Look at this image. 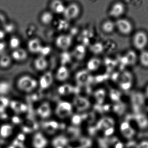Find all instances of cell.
I'll list each match as a JSON object with an SVG mask.
<instances>
[{
	"mask_svg": "<svg viewBox=\"0 0 148 148\" xmlns=\"http://www.w3.org/2000/svg\"><path fill=\"white\" fill-rule=\"evenodd\" d=\"M19 90L24 93L33 92L39 86L38 81L35 77L28 75H24L19 77L16 82Z\"/></svg>",
	"mask_w": 148,
	"mask_h": 148,
	"instance_id": "obj_1",
	"label": "cell"
},
{
	"mask_svg": "<svg viewBox=\"0 0 148 148\" xmlns=\"http://www.w3.org/2000/svg\"><path fill=\"white\" fill-rule=\"evenodd\" d=\"M133 44L137 50L142 51L145 50L148 44V36L145 32L138 31L134 35Z\"/></svg>",
	"mask_w": 148,
	"mask_h": 148,
	"instance_id": "obj_2",
	"label": "cell"
},
{
	"mask_svg": "<svg viewBox=\"0 0 148 148\" xmlns=\"http://www.w3.org/2000/svg\"><path fill=\"white\" fill-rule=\"evenodd\" d=\"M73 104L68 101H61L56 108V113L59 117L65 118L72 114L73 110Z\"/></svg>",
	"mask_w": 148,
	"mask_h": 148,
	"instance_id": "obj_3",
	"label": "cell"
},
{
	"mask_svg": "<svg viewBox=\"0 0 148 148\" xmlns=\"http://www.w3.org/2000/svg\"><path fill=\"white\" fill-rule=\"evenodd\" d=\"M73 39L69 35L62 34L59 36L55 41L56 47L64 51L68 50L71 47Z\"/></svg>",
	"mask_w": 148,
	"mask_h": 148,
	"instance_id": "obj_4",
	"label": "cell"
},
{
	"mask_svg": "<svg viewBox=\"0 0 148 148\" xmlns=\"http://www.w3.org/2000/svg\"><path fill=\"white\" fill-rule=\"evenodd\" d=\"M80 11L79 5L75 3H72L66 7L63 14L67 20H73L79 15Z\"/></svg>",
	"mask_w": 148,
	"mask_h": 148,
	"instance_id": "obj_5",
	"label": "cell"
},
{
	"mask_svg": "<svg viewBox=\"0 0 148 148\" xmlns=\"http://www.w3.org/2000/svg\"><path fill=\"white\" fill-rule=\"evenodd\" d=\"M73 104V108L78 111H83L89 108L90 106V101L86 97L77 96L74 98Z\"/></svg>",
	"mask_w": 148,
	"mask_h": 148,
	"instance_id": "obj_6",
	"label": "cell"
},
{
	"mask_svg": "<svg viewBox=\"0 0 148 148\" xmlns=\"http://www.w3.org/2000/svg\"><path fill=\"white\" fill-rule=\"evenodd\" d=\"M116 27L119 32L124 35L131 34L133 29V25L128 20L126 19H119L116 21Z\"/></svg>",
	"mask_w": 148,
	"mask_h": 148,
	"instance_id": "obj_7",
	"label": "cell"
},
{
	"mask_svg": "<svg viewBox=\"0 0 148 148\" xmlns=\"http://www.w3.org/2000/svg\"><path fill=\"white\" fill-rule=\"evenodd\" d=\"M53 80V74L50 72H47L40 77L38 80V85L42 90L47 89L52 85Z\"/></svg>",
	"mask_w": 148,
	"mask_h": 148,
	"instance_id": "obj_8",
	"label": "cell"
},
{
	"mask_svg": "<svg viewBox=\"0 0 148 148\" xmlns=\"http://www.w3.org/2000/svg\"><path fill=\"white\" fill-rule=\"evenodd\" d=\"M11 57L15 61L22 62L27 59L28 53L25 49L20 47L13 50Z\"/></svg>",
	"mask_w": 148,
	"mask_h": 148,
	"instance_id": "obj_9",
	"label": "cell"
},
{
	"mask_svg": "<svg viewBox=\"0 0 148 148\" xmlns=\"http://www.w3.org/2000/svg\"><path fill=\"white\" fill-rule=\"evenodd\" d=\"M36 110L38 115L43 118L48 117L52 113L51 105L47 102H44L41 103Z\"/></svg>",
	"mask_w": 148,
	"mask_h": 148,
	"instance_id": "obj_10",
	"label": "cell"
},
{
	"mask_svg": "<svg viewBox=\"0 0 148 148\" xmlns=\"http://www.w3.org/2000/svg\"><path fill=\"white\" fill-rule=\"evenodd\" d=\"M70 75L69 70L66 66L61 65L57 69L56 73V78L59 82H64L66 81Z\"/></svg>",
	"mask_w": 148,
	"mask_h": 148,
	"instance_id": "obj_11",
	"label": "cell"
},
{
	"mask_svg": "<svg viewBox=\"0 0 148 148\" xmlns=\"http://www.w3.org/2000/svg\"><path fill=\"white\" fill-rule=\"evenodd\" d=\"M42 47L40 41L37 38L31 39L27 43L28 49L32 53H40Z\"/></svg>",
	"mask_w": 148,
	"mask_h": 148,
	"instance_id": "obj_12",
	"label": "cell"
},
{
	"mask_svg": "<svg viewBox=\"0 0 148 148\" xmlns=\"http://www.w3.org/2000/svg\"><path fill=\"white\" fill-rule=\"evenodd\" d=\"M34 66L37 71H45L48 66V62L46 57L40 55L35 59Z\"/></svg>",
	"mask_w": 148,
	"mask_h": 148,
	"instance_id": "obj_13",
	"label": "cell"
},
{
	"mask_svg": "<svg viewBox=\"0 0 148 148\" xmlns=\"http://www.w3.org/2000/svg\"><path fill=\"white\" fill-rule=\"evenodd\" d=\"M125 10V7L122 3L116 2L113 4L111 7L110 11V14L112 17H120L123 14Z\"/></svg>",
	"mask_w": 148,
	"mask_h": 148,
	"instance_id": "obj_14",
	"label": "cell"
},
{
	"mask_svg": "<svg viewBox=\"0 0 148 148\" xmlns=\"http://www.w3.org/2000/svg\"><path fill=\"white\" fill-rule=\"evenodd\" d=\"M86 48L84 45L79 44L76 46L73 51V55L77 60H82L86 55Z\"/></svg>",
	"mask_w": 148,
	"mask_h": 148,
	"instance_id": "obj_15",
	"label": "cell"
},
{
	"mask_svg": "<svg viewBox=\"0 0 148 148\" xmlns=\"http://www.w3.org/2000/svg\"><path fill=\"white\" fill-rule=\"evenodd\" d=\"M101 65V60L97 57H94L90 59L87 63V68L88 71L94 72L96 71Z\"/></svg>",
	"mask_w": 148,
	"mask_h": 148,
	"instance_id": "obj_16",
	"label": "cell"
},
{
	"mask_svg": "<svg viewBox=\"0 0 148 148\" xmlns=\"http://www.w3.org/2000/svg\"><path fill=\"white\" fill-rule=\"evenodd\" d=\"M90 76L88 71L82 70L78 72L76 75L75 79L78 84L82 85L87 83L89 79Z\"/></svg>",
	"mask_w": 148,
	"mask_h": 148,
	"instance_id": "obj_17",
	"label": "cell"
},
{
	"mask_svg": "<svg viewBox=\"0 0 148 148\" xmlns=\"http://www.w3.org/2000/svg\"><path fill=\"white\" fill-rule=\"evenodd\" d=\"M52 10L57 14H63L66 6L60 0H54L51 5Z\"/></svg>",
	"mask_w": 148,
	"mask_h": 148,
	"instance_id": "obj_18",
	"label": "cell"
},
{
	"mask_svg": "<svg viewBox=\"0 0 148 148\" xmlns=\"http://www.w3.org/2000/svg\"><path fill=\"white\" fill-rule=\"evenodd\" d=\"M12 59L11 56L8 55H1L0 56V68L3 69L8 68L12 64Z\"/></svg>",
	"mask_w": 148,
	"mask_h": 148,
	"instance_id": "obj_19",
	"label": "cell"
},
{
	"mask_svg": "<svg viewBox=\"0 0 148 148\" xmlns=\"http://www.w3.org/2000/svg\"><path fill=\"white\" fill-rule=\"evenodd\" d=\"M13 127L9 124H4L0 127V135L3 138L9 137L13 133Z\"/></svg>",
	"mask_w": 148,
	"mask_h": 148,
	"instance_id": "obj_20",
	"label": "cell"
},
{
	"mask_svg": "<svg viewBox=\"0 0 148 148\" xmlns=\"http://www.w3.org/2000/svg\"><path fill=\"white\" fill-rule=\"evenodd\" d=\"M73 89V87L70 84H63L58 88V93L62 96L67 95L72 93Z\"/></svg>",
	"mask_w": 148,
	"mask_h": 148,
	"instance_id": "obj_21",
	"label": "cell"
},
{
	"mask_svg": "<svg viewBox=\"0 0 148 148\" xmlns=\"http://www.w3.org/2000/svg\"><path fill=\"white\" fill-rule=\"evenodd\" d=\"M139 61L141 65L144 67L148 68V50H144L141 51L139 56Z\"/></svg>",
	"mask_w": 148,
	"mask_h": 148,
	"instance_id": "obj_22",
	"label": "cell"
},
{
	"mask_svg": "<svg viewBox=\"0 0 148 148\" xmlns=\"http://www.w3.org/2000/svg\"><path fill=\"white\" fill-rule=\"evenodd\" d=\"M115 24L111 21H107L103 24V30L104 33L107 34H110L114 30Z\"/></svg>",
	"mask_w": 148,
	"mask_h": 148,
	"instance_id": "obj_23",
	"label": "cell"
},
{
	"mask_svg": "<svg viewBox=\"0 0 148 148\" xmlns=\"http://www.w3.org/2000/svg\"><path fill=\"white\" fill-rule=\"evenodd\" d=\"M11 105L13 110L17 112H24L27 110V105L20 102H12Z\"/></svg>",
	"mask_w": 148,
	"mask_h": 148,
	"instance_id": "obj_24",
	"label": "cell"
},
{
	"mask_svg": "<svg viewBox=\"0 0 148 148\" xmlns=\"http://www.w3.org/2000/svg\"><path fill=\"white\" fill-rule=\"evenodd\" d=\"M53 19V14L50 12L47 11L44 12L41 16V21L43 24L47 25L50 24Z\"/></svg>",
	"mask_w": 148,
	"mask_h": 148,
	"instance_id": "obj_25",
	"label": "cell"
},
{
	"mask_svg": "<svg viewBox=\"0 0 148 148\" xmlns=\"http://www.w3.org/2000/svg\"><path fill=\"white\" fill-rule=\"evenodd\" d=\"M9 44L10 47L14 50L20 47L21 41L17 36H13L10 39Z\"/></svg>",
	"mask_w": 148,
	"mask_h": 148,
	"instance_id": "obj_26",
	"label": "cell"
},
{
	"mask_svg": "<svg viewBox=\"0 0 148 148\" xmlns=\"http://www.w3.org/2000/svg\"><path fill=\"white\" fill-rule=\"evenodd\" d=\"M105 91L103 89H100L97 90L95 94V97L97 101L99 103H101L105 98Z\"/></svg>",
	"mask_w": 148,
	"mask_h": 148,
	"instance_id": "obj_27",
	"label": "cell"
},
{
	"mask_svg": "<svg viewBox=\"0 0 148 148\" xmlns=\"http://www.w3.org/2000/svg\"><path fill=\"white\" fill-rule=\"evenodd\" d=\"M91 50L95 54H100L104 51L103 44L101 43H96L92 45Z\"/></svg>",
	"mask_w": 148,
	"mask_h": 148,
	"instance_id": "obj_28",
	"label": "cell"
},
{
	"mask_svg": "<svg viewBox=\"0 0 148 148\" xmlns=\"http://www.w3.org/2000/svg\"><path fill=\"white\" fill-rule=\"evenodd\" d=\"M71 60V56L69 53L66 52H64L62 53L61 56V62L62 65L66 66V64L70 62Z\"/></svg>",
	"mask_w": 148,
	"mask_h": 148,
	"instance_id": "obj_29",
	"label": "cell"
},
{
	"mask_svg": "<svg viewBox=\"0 0 148 148\" xmlns=\"http://www.w3.org/2000/svg\"><path fill=\"white\" fill-rule=\"evenodd\" d=\"M9 85L7 82L0 83V93L5 94L9 91Z\"/></svg>",
	"mask_w": 148,
	"mask_h": 148,
	"instance_id": "obj_30",
	"label": "cell"
},
{
	"mask_svg": "<svg viewBox=\"0 0 148 148\" xmlns=\"http://www.w3.org/2000/svg\"><path fill=\"white\" fill-rule=\"evenodd\" d=\"M50 51H51V49H50V47H43L42 46L39 53H40L41 56H42L45 57L46 56L49 54Z\"/></svg>",
	"mask_w": 148,
	"mask_h": 148,
	"instance_id": "obj_31",
	"label": "cell"
},
{
	"mask_svg": "<svg viewBox=\"0 0 148 148\" xmlns=\"http://www.w3.org/2000/svg\"><path fill=\"white\" fill-rule=\"evenodd\" d=\"M15 30L14 26L12 24H7L4 26L3 31L5 33H11Z\"/></svg>",
	"mask_w": 148,
	"mask_h": 148,
	"instance_id": "obj_32",
	"label": "cell"
},
{
	"mask_svg": "<svg viewBox=\"0 0 148 148\" xmlns=\"http://www.w3.org/2000/svg\"><path fill=\"white\" fill-rule=\"evenodd\" d=\"M136 148H148V140L141 141L136 145Z\"/></svg>",
	"mask_w": 148,
	"mask_h": 148,
	"instance_id": "obj_33",
	"label": "cell"
},
{
	"mask_svg": "<svg viewBox=\"0 0 148 148\" xmlns=\"http://www.w3.org/2000/svg\"><path fill=\"white\" fill-rule=\"evenodd\" d=\"M68 27V24L67 23L63 21V23H62V22H61L59 23L58 28L60 30H64V29L67 28Z\"/></svg>",
	"mask_w": 148,
	"mask_h": 148,
	"instance_id": "obj_34",
	"label": "cell"
},
{
	"mask_svg": "<svg viewBox=\"0 0 148 148\" xmlns=\"http://www.w3.org/2000/svg\"><path fill=\"white\" fill-rule=\"evenodd\" d=\"M7 48V44L3 41H0V53H2L5 51Z\"/></svg>",
	"mask_w": 148,
	"mask_h": 148,
	"instance_id": "obj_35",
	"label": "cell"
},
{
	"mask_svg": "<svg viewBox=\"0 0 148 148\" xmlns=\"http://www.w3.org/2000/svg\"><path fill=\"white\" fill-rule=\"evenodd\" d=\"M5 37V33L3 30L0 29V41H2Z\"/></svg>",
	"mask_w": 148,
	"mask_h": 148,
	"instance_id": "obj_36",
	"label": "cell"
},
{
	"mask_svg": "<svg viewBox=\"0 0 148 148\" xmlns=\"http://www.w3.org/2000/svg\"><path fill=\"white\" fill-rule=\"evenodd\" d=\"M145 94H146V95L148 98V85L146 87V90H145Z\"/></svg>",
	"mask_w": 148,
	"mask_h": 148,
	"instance_id": "obj_37",
	"label": "cell"
},
{
	"mask_svg": "<svg viewBox=\"0 0 148 148\" xmlns=\"http://www.w3.org/2000/svg\"><path fill=\"white\" fill-rule=\"evenodd\" d=\"M3 18V16H0V25H1V23L3 22L2 21L3 20V19H2Z\"/></svg>",
	"mask_w": 148,
	"mask_h": 148,
	"instance_id": "obj_38",
	"label": "cell"
}]
</instances>
